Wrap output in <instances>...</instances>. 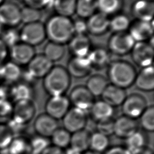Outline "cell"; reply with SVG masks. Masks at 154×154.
<instances>
[{"instance_id":"f35d334b","label":"cell","mask_w":154,"mask_h":154,"mask_svg":"<svg viewBox=\"0 0 154 154\" xmlns=\"http://www.w3.org/2000/svg\"><path fill=\"white\" fill-rule=\"evenodd\" d=\"M31 154H41L50 144L48 138L37 135L29 139Z\"/></svg>"},{"instance_id":"7402d4cb","label":"cell","mask_w":154,"mask_h":154,"mask_svg":"<svg viewBox=\"0 0 154 154\" xmlns=\"http://www.w3.org/2000/svg\"><path fill=\"white\" fill-rule=\"evenodd\" d=\"M101 96L103 101L114 108L122 105L126 95L124 89L111 84L106 86Z\"/></svg>"},{"instance_id":"9a60e30c","label":"cell","mask_w":154,"mask_h":154,"mask_svg":"<svg viewBox=\"0 0 154 154\" xmlns=\"http://www.w3.org/2000/svg\"><path fill=\"white\" fill-rule=\"evenodd\" d=\"M58 121L47 114L39 115L34 120V128L37 135L48 138L58 129Z\"/></svg>"},{"instance_id":"7dc6e473","label":"cell","mask_w":154,"mask_h":154,"mask_svg":"<svg viewBox=\"0 0 154 154\" xmlns=\"http://www.w3.org/2000/svg\"><path fill=\"white\" fill-rule=\"evenodd\" d=\"M73 26L74 33H76V34H85V32L87 31V23L82 19H79L73 22Z\"/></svg>"},{"instance_id":"f5cc1de1","label":"cell","mask_w":154,"mask_h":154,"mask_svg":"<svg viewBox=\"0 0 154 154\" xmlns=\"http://www.w3.org/2000/svg\"><path fill=\"white\" fill-rule=\"evenodd\" d=\"M135 154H153V151L152 150V149L147 146L138 152L136 153Z\"/></svg>"},{"instance_id":"30bf717a","label":"cell","mask_w":154,"mask_h":154,"mask_svg":"<svg viewBox=\"0 0 154 154\" xmlns=\"http://www.w3.org/2000/svg\"><path fill=\"white\" fill-rule=\"evenodd\" d=\"M135 41L129 33L125 32L115 33L108 42L109 50L117 55H125L131 51Z\"/></svg>"},{"instance_id":"ee69618b","label":"cell","mask_w":154,"mask_h":154,"mask_svg":"<svg viewBox=\"0 0 154 154\" xmlns=\"http://www.w3.org/2000/svg\"><path fill=\"white\" fill-rule=\"evenodd\" d=\"M14 137V135L7 124L0 123V151L5 150Z\"/></svg>"},{"instance_id":"2e32d148","label":"cell","mask_w":154,"mask_h":154,"mask_svg":"<svg viewBox=\"0 0 154 154\" xmlns=\"http://www.w3.org/2000/svg\"><path fill=\"white\" fill-rule=\"evenodd\" d=\"M153 20L143 21L137 20L130 25L129 34L135 42H142L153 36Z\"/></svg>"},{"instance_id":"d6a6232c","label":"cell","mask_w":154,"mask_h":154,"mask_svg":"<svg viewBox=\"0 0 154 154\" xmlns=\"http://www.w3.org/2000/svg\"><path fill=\"white\" fill-rule=\"evenodd\" d=\"M71 133L64 128H58L51 137L53 146L64 149L70 146Z\"/></svg>"},{"instance_id":"f1b7e54d","label":"cell","mask_w":154,"mask_h":154,"mask_svg":"<svg viewBox=\"0 0 154 154\" xmlns=\"http://www.w3.org/2000/svg\"><path fill=\"white\" fill-rule=\"evenodd\" d=\"M5 150L7 154H31L29 139L24 135L14 136Z\"/></svg>"},{"instance_id":"816d5d0a","label":"cell","mask_w":154,"mask_h":154,"mask_svg":"<svg viewBox=\"0 0 154 154\" xmlns=\"http://www.w3.org/2000/svg\"><path fill=\"white\" fill-rule=\"evenodd\" d=\"M64 154H82V152L70 146L67 148L66 150H64Z\"/></svg>"},{"instance_id":"681fc988","label":"cell","mask_w":154,"mask_h":154,"mask_svg":"<svg viewBox=\"0 0 154 154\" xmlns=\"http://www.w3.org/2000/svg\"><path fill=\"white\" fill-rule=\"evenodd\" d=\"M8 57V48L0 39V66L7 61Z\"/></svg>"},{"instance_id":"ab89813d","label":"cell","mask_w":154,"mask_h":154,"mask_svg":"<svg viewBox=\"0 0 154 154\" xmlns=\"http://www.w3.org/2000/svg\"><path fill=\"white\" fill-rule=\"evenodd\" d=\"M140 123L144 130L153 132L154 130V108L153 106L147 107L140 116Z\"/></svg>"},{"instance_id":"83f0119b","label":"cell","mask_w":154,"mask_h":154,"mask_svg":"<svg viewBox=\"0 0 154 154\" xmlns=\"http://www.w3.org/2000/svg\"><path fill=\"white\" fill-rule=\"evenodd\" d=\"M91 134L85 129L71 134L70 146L81 152L87 150L90 147V141Z\"/></svg>"},{"instance_id":"9c48e42d","label":"cell","mask_w":154,"mask_h":154,"mask_svg":"<svg viewBox=\"0 0 154 154\" xmlns=\"http://www.w3.org/2000/svg\"><path fill=\"white\" fill-rule=\"evenodd\" d=\"M70 102L64 95L51 96L45 105L46 114L58 120L62 119L70 109Z\"/></svg>"},{"instance_id":"ac0fdd59","label":"cell","mask_w":154,"mask_h":154,"mask_svg":"<svg viewBox=\"0 0 154 154\" xmlns=\"http://www.w3.org/2000/svg\"><path fill=\"white\" fill-rule=\"evenodd\" d=\"M91 67L87 56L75 57L69 61L67 70L69 75L74 77L82 78L90 73Z\"/></svg>"},{"instance_id":"b9f144b4","label":"cell","mask_w":154,"mask_h":154,"mask_svg":"<svg viewBox=\"0 0 154 154\" xmlns=\"http://www.w3.org/2000/svg\"><path fill=\"white\" fill-rule=\"evenodd\" d=\"M120 8V0H97V8L106 16L115 13Z\"/></svg>"},{"instance_id":"8fae6325","label":"cell","mask_w":154,"mask_h":154,"mask_svg":"<svg viewBox=\"0 0 154 154\" xmlns=\"http://www.w3.org/2000/svg\"><path fill=\"white\" fill-rule=\"evenodd\" d=\"M134 62L139 66L146 67L152 66L153 59V47L145 42H135L132 50Z\"/></svg>"},{"instance_id":"52a82bcc","label":"cell","mask_w":154,"mask_h":154,"mask_svg":"<svg viewBox=\"0 0 154 154\" xmlns=\"http://www.w3.org/2000/svg\"><path fill=\"white\" fill-rule=\"evenodd\" d=\"M122 106L123 115L135 120L140 117L147 108L145 99L138 94L126 96Z\"/></svg>"},{"instance_id":"277c9868","label":"cell","mask_w":154,"mask_h":154,"mask_svg":"<svg viewBox=\"0 0 154 154\" xmlns=\"http://www.w3.org/2000/svg\"><path fill=\"white\" fill-rule=\"evenodd\" d=\"M20 42L30 46L41 43L46 37L45 26L40 22L25 24L19 31Z\"/></svg>"},{"instance_id":"74e56055","label":"cell","mask_w":154,"mask_h":154,"mask_svg":"<svg viewBox=\"0 0 154 154\" xmlns=\"http://www.w3.org/2000/svg\"><path fill=\"white\" fill-rule=\"evenodd\" d=\"M129 26V20L125 15L117 14L109 20V28L116 33L125 32Z\"/></svg>"},{"instance_id":"ffe728a7","label":"cell","mask_w":154,"mask_h":154,"mask_svg":"<svg viewBox=\"0 0 154 154\" xmlns=\"http://www.w3.org/2000/svg\"><path fill=\"white\" fill-rule=\"evenodd\" d=\"M133 15L140 20L152 21L154 14V4L147 0H137L132 5Z\"/></svg>"},{"instance_id":"d4e9b609","label":"cell","mask_w":154,"mask_h":154,"mask_svg":"<svg viewBox=\"0 0 154 154\" xmlns=\"http://www.w3.org/2000/svg\"><path fill=\"white\" fill-rule=\"evenodd\" d=\"M69 48L75 57H85L90 52V42L85 34H76L69 41Z\"/></svg>"},{"instance_id":"484cf974","label":"cell","mask_w":154,"mask_h":154,"mask_svg":"<svg viewBox=\"0 0 154 154\" xmlns=\"http://www.w3.org/2000/svg\"><path fill=\"white\" fill-rule=\"evenodd\" d=\"M32 90L25 82H16L10 86L9 100L13 103L20 100H32Z\"/></svg>"},{"instance_id":"11a10c76","label":"cell","mask_w":154,"mask_h":154,"mask_svg":"<svg viewBox=\"0 0 154 154\" xmlns=\"http://www.w3.org/2000/svg\"><path fill=\"white\" fill-rule=\"evenodd\" d=\"M4 26H2V25L0 23V36H1V33H2V32L3 29H4Z\"/></svg>"},{"instance_id":"ba28073f","label":"cell","mask_w":154,"mask_h":154,"mask_svg":"<svg viewBox=\"0 0 154 154\" xmlns=\"http://www.w3.org/2000/svg\"><path fill=\"white\" fill-rule=\"evenodd\" d=\"M20 22V8L13 2H3L0 5V23L2 26L15 27Z\"/></svg>"},{"instance_id":"f6af8a7d","label":"cell","mask_w":154,"mask_h":154,"mask_svg":"<svg viewBox=\"0 0 154 154\" xmlns=\"http://www.w3.org/2000/svg\"><path fill=\"white\" fill-rule=\"evenodd\" d=\"M114 122L112 119L97 122V132L107 137L114 134Z\"/></svg>"},{"instance_id":"60d3db41","label":"cell","mask_w":154,"mask_h":154,"mask_svg":"<svg viewBox=\"0 0 154 154\" xmlns=\"http://www.w3.org/2000/svg\"><path fill=\"white\" fill-rule=\"evenodd\" d=\"M21 22L24 24L38 22L41 17V13L38 9L25 6L20 8Z\"/></svg>"},{"instance_id":"836d02e7","label":"cell","mask_w":154,"mask_h":154,"mask_svg":"<svg viewBox=\"0 0 154 154\" xmlns=\"http://www.w3.org/2000/svg\"><path fill=\"white\" fill-rule=\"evenodd\" d=\"M87 57L91 63V66L101 67L105 66L109 60L108 52L103 48H96L90 51Z\"/></svg>"},{"instance_id":"c3c4849f","label":"cell","mask_w":154,"mask_h":154,"mask_svg":"<svg viewBox=\"0 0 154 154\" xmlns=\"http://www.w3.org/2000/svg\"><path fill=\"white\" fill-rule=\"evenodd\" d=\"M104 154H131V153L123 146H113L108 148Z\"/></svg>"},{"instance_id":"4dcf8cb0","label":"cell","mask_w":154,"mask_h":154,"mask_svg":"<svg viewBox=\"0 0 154 154\" xmlns=\"http://www.w3.org/2000/svg\"><path fill=\"white\" fill-rule=\"evenodd\" d=\"M97 8V0H76L75 12L82 18L90 17Z\"/></svg>"},{"instance_id":"d6986e66","label":"cell","mask_w":154,"mask_h":154,"mask_svg":"<svg viewBox=\"0 0 154 154\" xmlns=\"http://www.w3.org/2000/svg\"><path fill=\"white\" fill-rule=\"evenodd\" d=\"M22 73L19 65L11 61H6L0 66V82L14 84L21 78Z\"/></svg>"},{"instance_id":"5bb4252c","label":"cell","mask_w":154,"mask_h":154,"mask_svg":"<svg viewBox=\"0 0 154 154\" xmlns=\"http://www.w3.org/2000/svg\"><path fill=\"white\" fill-rule=\"evenodd\" d=\"M138 130V123L135 119L125 116L119 117L114 122V134L126 139Z\"/></svg>"},{"instance_id":"f907efd6","label":"cell","mask_w":154,"mask_h":154,"mask_svg":"<svg viewBox=\"0 0 154 154\" xmlns=\"http://www.w3.org/2000/svg\"><path fill=\"white\" fill-rule=\"evenodd\" d=\"M41 154H64V150L52 144L49 145Z\"/></svg>"},{"instance_id":"4316f807","label":"cell","mask_w":154,"mask_h":154,"mask_svg":"<svg viewBox=\"0 0 154 154\" xmlns=\"http://www.w3.org/2000/svg\"><path fill=\"white\" fill-rule=\"evenodd\" d=\"M147 138L144 132L137 131L125 139V147L131 153L135 154L147 147Z\"/></svg>"},{"instance_id":"8992f818","label":"cell","mask_w":154,"mask_h":154,"mask_svg":"<svg viewBox=\"0 0 154 154\" xmlns=\"http://www.w3.org/2000/svg\"><path fill=\"white\" fill-rule=\"evenodd\" d=\"M64 128L72 134L85 129L87 123V111L73 107L63 117Z\"/></svg>"},{"instance_id":"9f6ffc18","label":"cell","mask_w":154,"mask_h":154,"mask_svg":"<svg viewBox=\"0 0 154 154\" xmlns=\"http://www.w3.org/2000/svg\"><path fill=\"white\" fill-rule=\"evenodd\" d=\"M5 1L4 0H0V5L3 2H4Z\"/></svg>"},{"instance_id":"6da1fadb","label":"cell","mask_w":154,"mask_h":154,"mask_svg":"<svg viewBox=\"0 0 154 154\" xmlns=\"http://www.w3.org/2000/svg\"><path fill=\"white\" fill-rule=\"evenodd\" d=\"M45 26L46 35L51 42L63 45L73 37V22L67 17L54 16L49 19Z\"/></svg>"},{"instance_id":"5b68a950","label":"cell","mask_w":154,"mask_h":154,"mask_svg":"<svg viewBox=\"0 0 154 154\" xmlns=\"http://www.w3.org/2000/svg\"><path fill=\"white\" fill-rule=\"evenodd\" d=\"M35 106L32 100H20L13 103V114L11 120L28 126L35 114Z\"/></svg>"},{"instance_id":"cb8c5ba5","label":"cell","mask_w":154,"mask_h":154,"mask_svg":"<svg viewBox=\"0 0 154 154\" xmlns=\"http://www.w3.org/2000/svg\"><path fill=\"white\" fill-rule=\"evenodd\" d=\"M89 111L91 117L97 122L112 119L114 113V108L102 100L94 102Z\"/></svg>"},{"instance_id":"680465c9","label":"cell","mask_w":154,"mask_h":154,"mask_svg":"<svg viewBox=\"0 0 154 154\" xmlns=\"http://www.w3.org/2000/svg\"><path fill=\"white\" fill-rule=\"evenodd\" d=\"M0 154H1V153H0Z\"/></svg>"},{"instance_id":"6f0895ef","label":"cell","mask_w":154,"mask_h":154,"mask_svg":"<svg viewBox=\"0 0 154 154\" xmlns=\"http://www.w3.org/2000/svg\"><path fill=\"white\" fill-rule=\"evenodd\" d=\"M147 1H153V0H147Z\"/></svg>"},{"instance_id":"7bdbcfd3","label":"cell","mask_w":154,"mask_h":154,"mask_svg":"<svg viewBox=\"0 0 154 154\" xmlns=\"http://www.w3.org/2000/svg\"><path fill=\"white\" fill-rule=\"evenodd\" d=\"M13 103L9 99L0 100V123L7 124L11 119Z\"/></svg>"},{"instance_id":"bcb514c9","label":"cell","mask_w":154,"mask_h":154,"mask_svg":"<svg viewBox=\"0 0 154 154\" xmlns=\"http://www.w3.org/2000/svg\"><path fill=\"white\" fill-rule=\"evenodd\" d=\"M55 0H23L26 6L38 9L44 7H53Z\"/></svg>"},{"instance_id":"4fadbf2b","label":"cell","mask_w":154,"mask_h":154,"mask_svg":"<svg viewBox=\"0 0 154 154\" xmlns=\"http://www.w3.org/2000/svg\"><path fill=\"white\" fill-rule=\"evenodd\" d=\"M69 99L73 107L85 111H89L95 102L94 97L84 86L75 87L71 91Z\"/></svg>"},{"instance_id":"603a6c76","label":"cell","mask_w":154,"mask_h":154,"mask_svg":"<svg viewBox=\"0 0 154 154\" xmlns=\"http://www.w3.org/2000/svg\"><path fill=\"white\" fill-rule=\"evenodd\" d=\"M136 87L143 91H149L154 88V70L152 66L144 67L135 76Z\"/></svg>"},{"instance_id":"e575fe53","label":"cell","mask_w":154,"mask_h":154,"mask_svg":"<svg viewBox=\"0 0 154 154\" xmlns=\"http://www.w3.org/2000/svg\"><path fill=\"white\" fill-rule=\"evenodd\" d=\"M76 0H55L53 7L58 13L64 17H69L75 12Z\"/></svg>"},{"instance_id":"e0dca14e","label":"cell","mask_w":154,"mask_h":154,"mask_svg":"<svg viewBox=\"0 0 154 154\" xmlns=\"http://www.w3.org/2000/svg\"><path fill=\"white\" fill-rule=\"evenodd\" d=\"M52 67V62L44 55L34 56L28 64L27 71L34 78L45 77Z\"/></svg>"},{"instance_id":"1f68e13d","label":"cell","mask_w":154,"mask_h":154,"mask_svg":"<svg viewBox=\"0 0 154 154\" xmlns=\"http://www.w3.org/2000/svg\"><path fill=\"white\" fill-rule=\"evenodd\" d=\"M109 140L108 137L97 131L91 134L89 147L90 150L101 153L109 148Z\"/></svg>"},{"instance_id":"3957f363","label":"cell","mask_w":154,"mask_h":154,"mask_svg":"<svg viewBox=\"0 0 154 154\" xmlns=\"http://www.w3.org/2000/svg\"><path fill=\"white\" fill-rule=\"evenodd\" d=\"M136 76L134 67L123 61L112 63L108 70V77L112 84L121 88H128L134 82Z\"/></svg>"},{"instance_id":"44dd1931","label":"cell","mask_w":154,"mask_h":154,"mask_svg":"<svg viewBox=\"0 0 154 154\" xmlns=\"http://www.w3.org/2000/svg\"><path fill=\"white\" fill-rule=\"evenodd\" d=\"M109 23L106 15L100 12L94 13L86 22L87 31L94 35L102 34L109 28Z\"/></svg>"},{"instance_id":"d590c367","label":"cell","mask_w":154,"mask_h":154,"mask_svg":"<svg viewBox=\"0 0 154 154\" xmlns=\"http://www.w3.org/2000/svg\"><path fill=\"white\" fill-rule=\"evenodd\" d=\"M64 54V48L63 45L54 42H49L44 48V55L51 62L61 58Z\"/></svg>"},{"instance_id":"db71d44e","label":"cell","mask_w":154,"mask_h":154,"mask_svg":"<svg viewBox=\"0 0 154 154\" xmlns=\"http://www.w3.org/2000/svg\"><path fill=\"white\" fill-rule=\"evenodd\" d=\"M82 154H101V153L94 152V151L91 150H87L82 152Z\"/></svg>"},{"instance_id":"7a4b0ae2","label":"cell","mask_w":154,"mask_h":154,"mask_svg":"<svg viewBox=\"0 0 154 154\" xmlns=\"http://www.w3.org/2000/svg\"><path fill=\"white\" fill-rule=\"evenodd\" d=\"M70 83V75L61 66L52 67L44 77V88L51 96H61L67 91Z\"/></svg>"},{"instance_id":"8d00e7d4","label":"cell","mask_w":154,"mask_h":154,"mask_svg":"<svg viewBox=\"0 0 154 154\" xmlns=\"http://www.w3.org/2000/svg\"><path fill=\"white\" fill-rule=\"evenodd\" d=\"M0 39L9 49L20 42L19 31L14 27H4Z\"/></svg>"},{"instance_id":"f546056e","label":"cell","mask_w":154,"mask_h":154,"mask_svg":"<svg viewBox=\"0 0 154 154\" xmlns=\"http://www.w3.org/2000/svg\"><path fill=\"white\" fill-rule=\"evenodd\" d=\"M107 85V81L103 76L95 75L88 79L85 87L94 97L101 96Z\"/></svg>"},{"instance_id":"7c38bea8","label":"cell","mask_w":154,"mask_h":154,"mask_svg":"<svg viewBox=\"0 0 154 154\" xmlns=\"http://www.w3.org/2000/svg\"><path fill=\"white\" fill-rule=\"evenodd\" d=\"M35 51L32 46L19 42L8 49V57L10 61L19 65L28 64L35 56Z\"/></svg>"}]
</instances>
